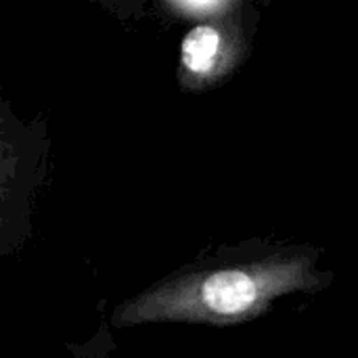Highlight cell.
<instances>
[{
  "mask_svg": "<svg viewBox=\"0 0 358 358\" xmlns=\"http://www.w3.org/2000/svg\"><path fill=\"white\" fill-rule=\"evenodd\" d=\"M313 245L260 248L185 266L120 304L113 325L189 323L229 327L264 317L289 294L329 287Z\"/></svg>",
  "mask_w": 358,
  "mask_h": 358,
  "instance_id": "cell-1",
  "label": "cell"
},
{
  "mask_svg": "<svg viewBox=\"0 0 358 358\" xmlns=\"http://www.w3.org/2000/svg\"><path fill=\"white\" fill-rule=\"evenodd\" d=\"M239 13L193 25L180 42L178 84L187 92L222 86L245 63L252 48L248 17Z\"/></svg>",
  "mask_w": 358,
  "mask_h": 358,
  "instance_id": "cell-3",
  "label": "cell"
},
{
  "mask_svg": "<svg viewBox=\"0 0 358 358\" xmlns=\"http://www.w3.org/2000/svg\"><path fill=\"white\" fill-rule=\"evenodd\" d=\"M48 141L0 99V256L31 233V208L46 172Z\"/></svg>",
  "mask_w": 358,
  "mask_h": 358,
  "instance_id": "cell-2",
  "label": "cell"
},
{
  "mask_svg": "<svg viewBox=\"0 0 358 358\" xmlns=\"http://www.w3.org/2000/svg\"><path fill=\"white\" fill-rule=\"evenodd\" d=\"M164 10H168L172 17L206 23V21H216L229 15L239 13L245 4L239 0H166L162 2Z\"/></svg>",
  "mask_w": 358,
  "mask_h": 358,
  "instance_id": "cell-4",
  "label": "cell"
}]
</instances>
